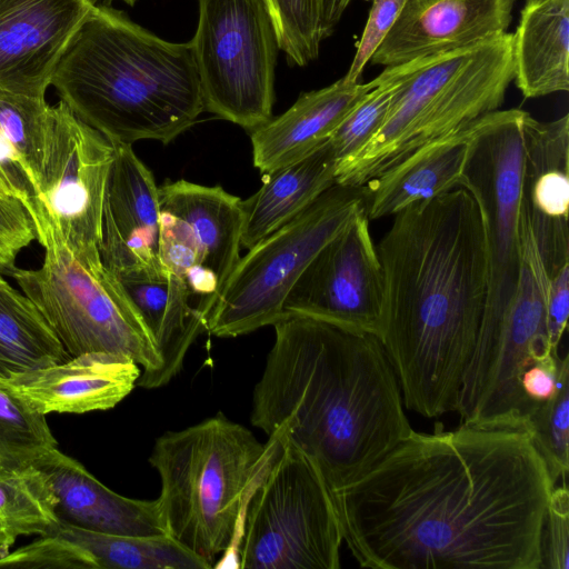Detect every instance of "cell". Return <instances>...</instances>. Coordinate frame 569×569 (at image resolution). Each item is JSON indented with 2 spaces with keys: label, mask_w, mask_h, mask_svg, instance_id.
<instances>
[{
  "label": "cell",
  "mask_w": 569,
  "mask_h": 569,
  "mask_svg": "<svg viewBox=\"0 0 569 569\" xmlns=\"http://www.w3.org/2000/svg\"><path fill=\"white\" fill-rule=\"evenodd\" d=\"M552 482L527 429L412 432L330 491L342 538L375 569H539Z\"/></svg>",
  "instance_id": "6da1fadb"
},
{
  "label": "cell",
  "mask_w": 569,
  "mask_h": 569,
  "mask_svg": "<svg viewBox=\"0 0 569 569\" xmlns=\"http://www.w3.org/2000/svg\"><path fill=\"white\" fill-rule=\"evenodd\" d=\"M376 246L385 282L379 337L403 406L423 417L456 411L488 295L482 217L463 187L393 216Z\"/></svg>",
  "instance_id": "7a4b0ae2"
},
{
  "label": "cell",
  "mask_w": 569,
  "mask_h": 569,
  "mask_svg": "<svg viewBox=\"0 0 569 569\" xmlns=\"http://www.w3.org/2000/svg\"><path fill=\"white\" fill-rule=\"evenodd\" d=\"M253 389L251 423L282 432L330 491L357 480L412 428L380 339L284 312Z\"/></svg>",
  "instance_id": "3957f363"
},
{
  "label": "cell",
  "mask_w": 569,
  "mask_h": 569,
  "mask_svg": "<svg viewBox=\"0 0 569 569\" xmlns=\"http://www.w3.org/2000/svg\"><path fill=\"white\" fill-rule=\"evenodd\" d=\"M51 86L76 117L112 142L169 143L204 110L190 43L163 40L96 1Z\"/></svg>",
  "instance_id": "277c9868"
},
{
  "label": "cell",
  "mask_w": 569,
  "mask_h": 569,
  "mask_svg": "<svg viewBox=\"0 0 569 569\" xmlns=\"http://www.w3.org/2000/svg\"><path fill=\"white\" fill-rule=\"evenodd\" d=\"M382 73L396 86L389 113L366 146L338 162L337 183L361 187L420 148L499 110L515 77L512 34L386 67Z\"/></svg>",
  "instance_id": "5b68a950"
},
{
  "label": "cell",
  "mask_w": 569,
  "mask_h": 569,
  "mask_svg": "<svg viewBox=\"0 0 569 569\" xmlns=\"http://www.w3.org/2000/svg\"><path fill=\"white\" fill-rule=\"evenodd\" d=\"M278 442L274 432L262 445L221 412L157 438L149 462L167 535L213 567L239 536L243 506Z\"/></svg>",
  "instance_id": "8992f818"
},
{
  "label": "cell",
  "mask_w": 569,
  "mask_h": 569,
  "mask_svg": "<svg viewBox=\"0 0 569 569\" xmlns=\"http://www.w3.org/2000/svg\"><path fill=\"white\" fill-rule=\"evenodd\" d=\"M44 258L37 269L9 274L33 302L69 357L123 355L141 366L137 385L154 389L161 369L156 342L118 277L101 257L72 253L41 219L33 220Z\"/></svg>",
  "instance_id": "52a82bcc"
},
{
  "label": "cell",
  "mask_w": 569,
  "mask_h": 569,
  "mask_svg": "<svg viewBox=\"0 0 569 569\" xmlns=\"http://www.w3.org/2000/svg\"><path fill=\"white\" fill-rule=\"evenodd\" d=\"M276 433L277 449L244 506L238 567L339 569L343 538L331 492L309 457Z\"/></svg>",
  "instance_id": "ba28073f"
},
{
  "label": "cell",
  "mask_w": 569,
  "mask_h": 569,
  "mask_svg": "<svg viewBox=\"0 0 569 569\" xmlns=\"http://www.w3.org/2000/svg\"><path fill=\"white\" fill-rule=\"evenodd\" d=\"M520 264L509 308L497 328L477 340L466 368L456 411L461 423L527 429L538 402L521 388L522 373L555 353L548 342L549 273L527 214L520 207Z\"/></svg>",
  "instance_id": "9c48e42d"
},
{
  "label": "cell",
  "mask_w": 569,
  "mask_h": 569,
  "mask_svg": "<svg viewBox=\"0 0 569 569\" xmlns=\"http://www.w3.org/2000/svg\"><path fill=\"white\" fill-rule=\"evenodd\" d=\"M362 208L361 187L336 182L293 219L248 249L221 287L206 331L238 337L273 325L307 266Z\"/></svg>",
  "instance_id": "30bf717a"
},
{
  "label": "cell",
  "mask_w": 569,
  "mask_h": 569,
  "mask_svg": "<svg viewBox=\"0 0 569 569\" xmlns=\"http://www.w3.org/2000/svg\"><path fill=\"white\" fill-rule=\"evenodd\" d=\"M189 42L204 110L254 130L272 118L278 41L264 0H198Z\"/></svg>",
  "instance_id": "8fae6325"
},
{
  "label": "cell",
  "mask_w": 569,
  "mask_h": 569,
  "mask_svg": "<svg viewBox=\"0 0 569 569\" xmlns=\"http://www.w3.org/2000/svg\"><path fill=\"white\" fill-rule=\"evenodd\" d=\"M525 112L497 110L471 127L461 187L479 206L488 261V295L478 339L500 323L517 287Z\"/></svg>",
  "instance_id": "7c38bea8"
},
{
  "label": "cell",
  "mask_w": 569,
  "mask_h": 569,
  "mask_svg": "<svg viewBox=\"0 0 569 569\" xmlns=\"http://www.w3.org/2000/svg\"><path fill=\"white\" fill-rule=\"evenodd\" d=\"M113 143L59 101L50 106L39 189L29 214L79 257L100 256Z\"/></svg>",
  "instance_id": "4fadbf2b"
},
{
  "label": "cell",
  "mask_w": 569,
  "mask_h": 569,
  "mask_svg": "<svg viewBox=\"0 0 569 569\" xmlns=\"http://www.w3.org/2000/svg\"><path fill=\"white\" fill-rule=\"evenodd\" d=\"M369 221L362 208L320 249L289 291L283 313L380 337L385 282Z\"/></svg>",
  "instance_id": "5bb4252c"
},
{
  "label": "cell",
  "mask_w": 569,
  "mask_h": 569,
  "mask_svg": "<svg viewBox=\"0 0 569 569\" xmlns=\"http://www.w3.org/2000/svg\"><path fill=\"white\" fill-rule=\"evenodd\" d=\"M112 143L114 158L106 187L99 244L101 260L118 278L168 274L158 253L159 187L132 144Z\"/></svg>",
  "instance_id": "9a60e30c"
},
{
  "label": "cell",
  "mask_w": 569,
  "mask_h": 569,
  "mask_svg": "<svg viewBox=\"0 0 569 569\" xmlns=\"http://www.w3.org/2000/svg\"><path fill=\"white\" fill-rule=\"evenodd\" d=\"M141 369L131 358L87 352L64 361L1 376L0 389L30 411L86 413L120 403L137 386Z\"/></svg>",
  "instance_id": "2e32d148"
},
{
  "label": "cell",
  "mask_w": 569,
  "mask_h": 569,
  "mask_svg": "<svg viewBox=\"0 0 569 569\" xmlns=\"http://www.w3.org/2000/svg\"><path fill=\"white\" fill-rule=\"evenodd\" d=\"M516 0H407L372 54L393 67L450 52L507 32Z\"/></svg>",
  "instance_id": "e0dca14e"
},
{
  "label": "cell",
  "mask_w": 569,
  "mask_h": 569,
  "mask_svg": "<svg viewBox=\"0 0 569 569\" xmlns=\"http://www.w3.org/2000/svg\"><path fill=\"white\" fill-rule=\"evenodd\" d=\"M569 116L522 119L521 208L548 270L569 261Z\"/></svg>",
  "instance_id": "ac0fdd59"
},
{
  "label": "cell",
  "mask_w": 569,
  "mask_h": 569,
  "mask_svg": "<svg viewBox=\"0 0 569 569\" xmlns=\"http://www.w3.org/2000/svg\"><path fill=\"white\" fill-rule=\"evenodd\" d=\"M94 0H23L0 14V90L46 97Z\"/></svg>",
  "instance_id": "d6986e66"
},
{
  "label": "cell",
  "mask_w": 569,
  "mask_h": 569,
  "mask_svg": "<svg viewBox=\"0 0 569 569\" xmlns=\"http://www.w3.org/2000/svg\"><path fill=\"white\" fill-rule=\"evenodd\" d=\"M34 568L208 569L211 565L167 533L129 536L94 531L68 522L38 536L28 548Z\"/></svg>",
  "instance_id": "ffe728a7"
},
{
  "label": "cell",
  "mask_w": 569,
  "mask_h": 569,
  "mask_svg": "<svg viewBox=\"0 0 569 569\" xmlns=\"http://www.w3.org/2000/svg\"><path fill=\"white\" fill-rule=\"evenodd\" d=\"M33 466L50 485L60 521L108 533H167L157 499H134L114 492L58 447L43 453Z\"/></svg>",
  "instance_id": "44dd1931"
},
{
  "label": "cell",
  "mask_w": 569,
  "mask_h": 569,
  "mask_svg": "<svg viewBox=\"0 0 569 569\" xmlns=\"http://www.w3.org/2000/svg\"><path fill=\"white\" fill-rule=\"evenodd\" d=\"M373 87L372 80L361 83L342 77L302 93L286 112L252 130L254 167L269 173L313 152Z\"/></svg>",
  "instance_id": "7402d4cb"
},
{
  "label": "cell",
  "mask_w": 569,
  "mask_h": 569,
  "mask_svg": "<svg viewBox=\"0 0 569 569\" xmlns=\"http://www.w3.org/2000/svg\"><path fill=\"white\" fill-rule=\"evenodd\" d=\"M472 124L420 148L365 182L361 191L368 219L395 216L411 204L461 187Z\"/></svg>",
  "instance_id": "603a6c76"
},
{
  "label": "cell",
  "mask_w": 569,
  "mask_h": 569,
  "mask_svg": "<svg viewBox=\"0 0 569 569\" xmlns=\"http://www.w3.org/2000/svg\"><path fill=\"white\" fill-rule=\"evenodd\" d=\"M512 63L526 98L569 90V0H526L512 34Z\"/></svg>",
  "instance_id": "cb8c5ba5"
},
{
  "label": "cell",
  "mask_w": 569,
  "mask_h": 569,
  "mask_svg": "<svg viewBox=\"0 0 569 569\" xmlns=\"http://www.w3.org/2000/svg\"><path fill=\"white\" fill-rule=\"evenodd\" d=\"M159 202L161 210L176 214L192 228L203 253L202 266L217 276L221 289L240 258L243 201L220 186L180 179L159 187Z\"/></svg>",
  "instance_id": "d4e9b609"
},
{
  "label": "cell",
  "mask_w": 569,
  "mask_h": 569,
  "mask_svg": "<svg viewBox=\"0 0 569 569\" xmlns=\"http://www.w3.org/2000/svg\"><path fill=\"white\" fill-rule=\"evenodd\" d=\"M338 160L329 141L307 157L267 173V180L243 201L241 246L250 249L308 208L336 183Z\"/></svg>",
  "instance_id": "484cf974"
},
{
  "label": "cell",
  "mask_w": 569,
  "mask_h": 569,
  "mask_svg": "<svg viewBox=\"0 0 569 569\" xmlns=\"http://www.w3.org/2000/svg\"><path fill=\"white\" fill-rule=\"evenodd\" d=\"M68 358L33 302L0 274V375L46 367Z\"/></svg>",
  "instance_id": "4316f807"
},
{
  "label": "cell",
  "mask_w": 569,
  "mask_h": 569,
  "mask_svg": "<svg viewBox=\"0 0 569 569\" xmlns=\"http://www.w3.org/2000/svg\"><path fill=\"white\" fill-rule=\"evenodd\" d=\"M56 498L33 465L0 462V556L23 536H41L59 525Z\"/></svg>",
  "instance_id": "83f0119b"
},
{
  "label": "cell",
  "mask_w": 569,
  "mask_h": 569,
  "mask_svg": "<svg viewBox=\"0 0 569 569\" xmlns=\"http://www.w3.org/2000/svg\"><path fill=\"white\" fill-rule=\"evenodd\" d=\"M49 109L46 97L0 90V133L13 147L34 198L39 189Z\"/></svg>",
  "instance_id": "f1b7e54d"
},
{
  "label": "cell",
  "mask_w": 569,
  "mask_h": 569,
  "mask_svg": "<svg viewBox=\"0 0 569 569\" xmlns=\"http://www.w3.org/2000/svg\"><path fill=\"white\" fill-rule=\"evenodd\" d=\"M184 280L169 273V296L161 327L154 338L161 358L156 388L167 385L182 368L187 351L206 331L207 318L196 303Z\"/></svg>",
  "instance_id": "f546056e"
},
{
  "label": "cell",
  "mask_w": 569,
  "mask_h": 569,
  "mask_svg": "<svg viewBox=\"0 0 569 569\" xmlns=\"http://www.w3.org/2000/svg\"><path fill=\"white\" fill-rule=\"evenodd\" d=\"M527 429L556 485L567 481L569 471V357H560L556 393L538 402L529 416Z\"/></svg>",
  "instance_id": "4dcf8cb0"
},
{
  "label": "cell",
  "mask_w": 569,
  "mask_h": 569,
  "mask_svg": "<svg viewBox=\"0 0 569 569\" xmlns=\"http://www.w3.org/2000/svg\"><path fill=\"white\" fill-rule=\"evenodd\" d=\"M57 447L46 416L30 411L0 389V462L33 465Z\"/></svg>",
  "instance_id": "1f68e13d"
},
{
  "label": "cell",
  "mask_w": 569,
  "mask_h": 569,
  "mask_svg": "<svg viewBox=\"0 0 569 569\" xmlns=\"http://www.w3.org/2000/svg\"><path fill=\"white\" fill-rule=\"evenodd\" d=\"M278 47L288 60L305 67L319 56L321 0H264Z\"/></svg>",
  "instance_id": "d6a6232c"
},
{
  "label": "cell",
  "mask_w": 569,
  "mask_h": 569,
  "mask_svg": "<svg viewBox=\"0 0 569 569\" xmlns=\"http://www.w3.org/2000/svg\"><path fill=\"white\" fill-rule=\"evenodd\" d=\"M372 82L373 89L348 113L328 140L338 162L366 146L389 113L396 91L393 81L381 72Z\"/></svg>",
  "instance_id": "836d02e7"
},
{
  "label": "cell",
  "mask_w": 569,
  "mask_h": 569,
  "mask_svg": "<svg viewBox=\"0 0 569 569\" xmlns=\"http://www.w3.org/2000/svg\"><path fill=\"white\" fill-rule=\"evenodd\" d=\"M158 253L169 273L183 278L194 266L202 264L200 243L187 221L161 210L159 213Z\"/></svg>",
  "instance_id": "e575fe53"
},
{
  "label": "cell",
  "mask_w": 569,
  "mask_h": 569,
  "mask_svg": "<svg viewBox=\"0 0 569 569\" xmlns=\"http://www.w3.org/2000/svg\"><path fill=\"white\" fill-rule=\"evenodd\" d=\"M569 568V491L567 481L553 487L543 518L539 569Z\"/></svg>",
  "instance_id": "d590c367"
},
{
  "label": "cell",
  "mask_w": 569,
  "mask_h": 569,
  "mask_svg": "<svg viewBox=\"0 0 569 569\" xmlns=\"http://www.w3.org/2000/svg\"><path fill=\"white\" fill-rule=\"evenodd\" d=\"M36 239L32 219L17 198L0 197V270L10 273L19 253Z\"/></svg>",
  "instance_id": "8d00e7d4"
},
{
  "label": "cell",
  "mask_w": 569,
  "mask_h": 569,
  "mask_svg": "<svg viewBox=\"0 0 569 569\" xmlns=\"http://www.w3.org/2000/svg\"><path fill=\"white\" fill-rule=\"evenodd\" d=\"M407 0H373L361 39L345 78L358 82L365 67L396 23Z\"/></svg>",
  "instance_id": "74e56055"
},
{
  "label": "cell",
  "mask_w": 569,
  "mask_h": 569,
  "mask_svg": "<svg viewBox=\"0 0 569 569\" xmlns=\"http://www.w3.org/2000/svg\"><path fill=\"white\" fill-rule=\"evenodd\" d=\"M118 279L138 309L154 340L168 305L169 274H134Z\"/></svg>",
  "instance_id": "f35d334b"
},
{
  "label": "cell",
  "mask_w": 569,
  "mask_h": 569,
  "mask_svg": "<svg viewBox=\"0 0 569 569\" xmlns=\"http://www.w3.org/2000/svg\"><path fill=\"white\" fill-rule=\"evenodd\" d=\"M569 316V262L549 276L546 299V325L548 342L555 353L567 329Z\"/></svg>",
  "instance_id": "ab89813d"
},
{
  "label": "cell",
  "mask_w": 569,
  "mask_h": 569,
  "mask_svg": "<svg viewBox=\"0 0 569 569\" xmlns=\"http://www.w3.org/2000/svg\"><path fill=\"white\" fill-rule=\"evenodd\" d=\"M559 355H549L531 365L521 376V388L531 401L541 402L551 398L557 390Z\"/></svg>",
  "instance_id": "60d3db41"
},
{
  "label": "cell",
  "mask_w": 569,
  "mask_h": 569,
  "mask_svg": "<svg viewBox=\"0 0 569 569\" xmlns=\"http://www.w3.org/2000/svg\"><path fill=\"white\" fill-rule=\"evenodd\" d=\"M0 171L18 190L21 202L30 209L34 198L32 187L10 142L0 133Z\"/></svg>",
  "instance_id": "b9f144b4"
},
{
  "label": "cell",
  "mask_w": 569,
  "mask_h": 569,
  "mask_svg": "<svg viewBox=\"0 0 569 569\" xmlns=\"http://www.w3.org/2000/svg\"><path fill=\"white\" fill-rule=\"evenodd\" d=\"M351 0H321L320 27L322 39L328 38Z\"/></svg>",
  "instance_id": "7bdbcfd3"
},
{
  "label": "cell",
  "mask_w": 569,
  "mask_h": 569,
  "mask_svg": "<svg viewBox=\"0 0 569 569\" xmlns=\"http://www.w3.org/2000/svg\"><path fill=\"white\" fill-rule=\"evenodd\" d=\"M0 197L2 198H17L21 201L20 193L12 186V183L0 171Z\"/></svg>",
  "instance_id": "ee69618b"
},
{
  "label": "cell",
  "mask_w": 569,
  "mask_h": 569,
  "mask_svg": "<svg viewBox=\"0 0 569 569\" xmlns=\"http://www.w3.org/2000/svg\"><path fill=\"white\" fill-rule=\"evenodd\" d=\"M23 0H0V14L10 10L16 4L20 3Z\"/></svg>",
  "instance_id": "f6af8a7d"
},
{
  "label": "cell",
  "mask_w": 569,
  "mask_h": 569,
  "mask_svg": "<svg viewBox=\"0 0 569 569\" xmlns=\"http://www.w3.org/2000/svg\"><path fill=\"white\" fill-rule=\"evenodd\" d=\"M123 1L124 3L129 4V6H134V3L138 1V0H121Z\"/></svg>",
  "instance_id": "bcb514c9"
}]
</instances>
